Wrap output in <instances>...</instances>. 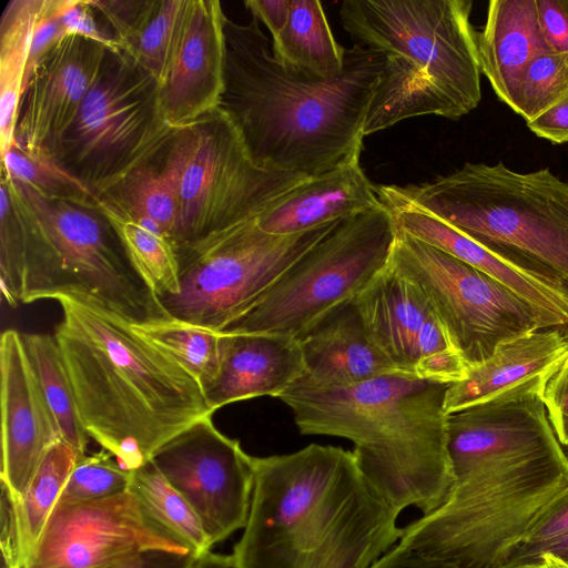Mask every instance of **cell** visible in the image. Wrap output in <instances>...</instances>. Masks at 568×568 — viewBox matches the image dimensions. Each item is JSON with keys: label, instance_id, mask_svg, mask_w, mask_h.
Segmentation results:
<instances>
[{"label": "cell", "instance_id": "obj_1", "mask_svg": "<svg viewBox=\"0 0 568 568\" xmlns=\"http://www.w3.org/2000/svg\"><path fill=\"white\" fill-rule=\"evenodd\" d=\"M447 499L403 527L404 547L462 568H499L568 488V456L541 398L511 388L447 416Z\"/></svg>", "mask_w": 568, "mask_h": 568}, {"label": "cell", "instance_id": "obj_2", "mask_svg": "<svg viewBox=\"0 0 568 568\" xmlns=\"http://www.w3.org/2000/svg\"><path fill=\"white\" fill-rule=\"evenodd\" d=\"M224 90L220 108L261 168L308 178L361 156L364 123L385 55L354 44L332 79L280 64L252 17L225 18Z\"/></svg>", "mask_w": 568, "mask_h": 568}, {"label": "cell", "instance_id": "obj_3", "mask_svg": "<svg viewBox=\"0 0 568 568\" xmlns=\"http://www.w3.org/2000/svg\"><path fill=\"white\" fill-rule=\"evenodd\" d=\"M240 568H369L400 539L399 511L366 480L353 452L311 444L253 457Z\"/></svg>", "mask_w": 568, "mask_h": 568}, {"label": "cell", "instance_id": "obj_4", "mask_svg": "<svg viewBox=\"0 0 568 568\" xmlns=\"http://www.w3.org/2000/svg\"><path fill=\"white\" fill-rule=\"evenodd\" d=\"M54 337L88 435L132 471L169 439L212 415L200 383L131 322L78 296L55 298Z\"/></svg>", "mask_w": 568, "mask_h": 568}, {"label": "cell", "instance_id": "obj_5", "mask_svg": "<svg viewBox=\"0 0 568 568\" xmlns=\"http://www.w3.org/2000/svg\"><path fill=\"white\" fill-rule=\"evenodd\" d=\"M448 386L393 373L345 388L291 387L278 398L301 434L351 440L364 477L395 509L426 515L455 484L444 409Z\"/></svg>", "mask_w": 568, "mask_h": 568}, {"label": "cell", "instance_id": "obj_6", "mask_svg": "<svg viewBox=\"0 0 568 568\" xmlns=\"http://www.w3.org/2000/svg\"><path fill=\"white\" fill-rule=\"evenodd\" d=\"M471 0H345L339 19L356 44L385 55L364 136L418 115L459 120L481 99Z\"/></svg>", "mask_w": 568, "mask_h": 568}, {"label": "cell", "instance_id": "obj_7", "mask_svg": "<svg viewBox=\"0 0 568 568\" xmlns=\"http://www.w3.org/2000/svg\"><path fill=\"white\" fill-rule=\"evenodd\" d=\"M383 203L426 212L488 250L568 284V182L549 169L466 162L432 181L377 186Z\"/></svg>", "mask_w": 568, "mask_h": 568}, {"label": "cell", "instance_id": "obj_8", "mask_svg": "<svg viewBox=\"0 0 568 568\" xmlns=\"http://www.w3.org/2000/svg\"><path fill=\"white\" fill-rule=\"evenodd\" d=\"M13 181L24 200L21 303L71 295L131 323L172 318L99 210L45 199Z\"/></svg>", "mask_w": 568, "mask_h": 568}, {"label": "cell", "instance_id": "obj_9", "mask_svg": "<svg viewBox=\"0 0 568 568\" xmlns=\"http://www.w3.org/2000/svg\"><path fill=\"white\" fill-rule=\"evenodd\" d=\"M396 235L393 214L384 204L339 221L217 333L300 338L388 264Z\"/></svg>", "mask_w": 568, "mask_h": 568}, {"label": "cell", "instance_id": "obj_10", "mask_svg": "<svg viewBox=\"0 0 568 568\" xmlns=\"http://www.w3.org/2000/svg\"><path fill=\"white\" fill-rule=\"evenodd\" d=\"M158 89L156 80L123 51L108 49L75 119L45 153L98 196H106L162 156L175 134Z\"/></svg>", "mask_w": 568, "mask_h": 568}, {"label": "cell", "instance_id": "obj_11", "mask_svg": "<svg viewBox=\"0 0 568 568\" xmlns=\"http://www.w3.org/2000/svg\"><path fill=\"white\" fill-rule=\"evenodd\" d=\"M168 150L178 165L174 246L257 219L272 202L308 179L258 166L220 106L176 129Z\"/></svg>", "mask_w": 568, "mask_h": 568}, {"label": "cell", "instance_id": "obj_12", "mask_svg": "<svg viewBox=\"0 0 568 568\" xmlns=\"http://www.w3.org/2000/svg\"><path fill=\"white\" fill-rule=\"evenodd\" d=\"M338 222L276 235L254 219L175 246L180 292L159 301L172 318L219 332Z\"/></svg>", "mask_w": 568, "mask_h": 568}, {"label": "cell", "instance_id": "obj_13", "mask_svg": "<svg viewBox=\"0 0 568 568\" xmlns=\"http://www.w3.org/2000/svg\"><path fill=\"white\" fill-rule=\"evenodd\" d=\"M389 262L426 298L467 368L503 342L547 328L506 285L398 227Z\"/></svg>", "mask_w": 568, "mask_h": 568}, {"label": "cell", "instance_id": "obj_14", "mask_svg": "<svg viewBox=\"0 0 568 568\" xmlns=\"http://www.w3.org/2000/svg\"><path fill=\"white\" fill-rule=\"evenodd\" d=\"M196 554L125 490L79 503H58L23 568H115L149 550Z\"/></svg>", "mask_w": 568, "mask_h": 568}, {"label": "cell", "instance_id": "obj_15", "mask_svg": "<svg viewBox=\"0 0 568 568\" xmlns=\"http://www.w3.org/2000/svg\"><path fill=\"white\" fill-rule=\"evenodd\" d=\"M151 462L199 516L213 546L246 525L253 457L206 415L164 443Z\"/></svg>", "mask_w": 568, "mask_h": 568}, {"label": "cell", "instance_id": "obj_16", "mask_svg": "<svg viewBox=\"0 0 568 568\" xmlns=\"http://www.w3.org/2000/svg\"><path fill=\"white\" fill-rule=\"evenodd\" d=\"M354 302L371 337L398 373L445 384L466 376L468 368L433 308L390 262Z\"/></svg>", "mask_w": 568, "mask_h": 568}, {"label": "cell", "instance_id": "obj_17", "mask_svg": "<svg viewBox=\"0 0 568 568\" xmlns=\"http://www.w3.org/2000/svg\"><path fill=\"white\" fill-rule=\"evenodd\" d=\"M225 18L219 0H185L158 89L162 113L174 129L220 106L224 90Z\"/></svg>", "mask_w": 568, "mask_h": 568}, {"label": "cell", "instance_id": "obj_18", "mask_svg": "<svg viewBox=\"0 0 568 568\" xmlns=\"http://www.w3.org/2000/svg\"><path fill=\"white\" fill-rule=\"evenodd\" d=\"M108 48L81 36L64 37L36 67L22 95L16 144L49 152L69 129L97 81Z\"/></svg>", "mask_w": 568, "mask_h": 568}, {"label": "cell", "instance_id": "obj_19", "mask_svg": "<svg viewBox=\"0 0 568 568\" xmlns=\"http://www.w3.org/2000/svg\"><path fill=\"white\" fill-rule=\"evenodd\" d=\"M0 342V479L19 499L47 450L62 439L31 367L22 334L7 329Z\"/></svg>", "mask_w": 568, "mask_h": 568}, {"label": "cell", "instance_id": "obj_20", "mask_svg": "<svg viewBox=\"0 0 568 568\" xmlns=\"http://www.w3.org/2000/svg\"><path fill=\"white\" fill-rule=\"evenodd\" d=\"M383 204L392 212L399 230L506 285L535 310L547 328H568V284L488 250L444 221L412 205Z\"/></svg>", "mask_w": 568, "mask_h": 568}, {"label": "cell", "instance_id": "obj_21", "mask_svg": "<svg viewBox=\"0 0 568 568\" xmlns=\"http://www.w3.org/2000/svg\"><path fill=\"white\" fill-rule=\"evenodd\" d=\"M297 339L305 372L293 388H345L398 373L371 337L354 298L331 310Z\"/></svg>", "mask_w": 568, "mask_h": 568}, {"label": "cell", "instance_id": "obj_22", "mask_svg": "<svg viewBox=\"0 0 568 568\" xmlns=\"http://www.w3.org/2000/svg\"><path fill=\"white\" fill-rule=\"evenodd\" d=\"M221 364L204 390L214 413L227 404L261 396L277 397L304 374L298 339L274 334H221Z\"/></svg>", "mask_w": 568, "mask_h": 568}, {"label": "cell", "instance_id": "obj_23", "mask_svg": "<svg viewBox=\"0 0 568 568\" xmlns=\"http://www.w3.org/2000/svg\"><path fill=\"white\" fill-rule=\"evenodd\" d=\"M359 159L355 156L285 192L257 216L260 229L291 235L382 206L378 189L364 173Z\"/></svg>", "mask_w": 568, "mask_h": 568}, {"label": "cell", "instance_id": "obj_24", "mask_svg": "<svg viewBox=\"0 0 568 568\" xmlns=\"http://www.w3.org/2000/svg\"><path fill=\"white\" fill-rule=\"evenodd\" d=\"M567 353V339L558 328L537 329L503 342L489 358L469 367L462 381L449 384L444 409L449 415L528 378L551 374Z\"/></svg>", "mask_w": 568, "mask_h": 568}, {"label": "cell", "instance_id": "obj_25", "mask_svg": "<svg viewBox=\"0 0 568 568\" xmlns=\"http://www.w3.org/2000/svg\"><path fill=\"white\" fill-rule=\"evenodd\" d=\"M477 47L481 74L513 110L525 70L534 59L550 52L541 36L536 0H490Z\"/></svg>", "mask_w": 568, "mask_h": 568}, {"label": "cell", "instance_id": "obj_26", "mask_svg": "<svg viewBox=\"0 0 568 568\" xmlns=\"http://www.w3.org/2000/svg\"><path fill=\"white\" fill-rule=\"evenodd\" d=\"M271 49L284 68L311 77L335 78L345 64L346 49L335 40L318 0H291L287 22Z\"/></svg>", "mask_w": 568, "mask_h": 568}, {"label": "cell", "instance_id": "obj_27", "mask_svg": "<svg viewBox=\"0 0 568 568\" xmlns=\"http://www.w3.org/2000/svg\"><path fill=\"white\" fill-rule=\"evenodd\" d=\"M48 0H11L0 21V151L16 144L19 108L36 26Z\"/></svg>", "mask_w": 568, "mask_h": 568}, {"label": "cell", "instance_id": "obj_28", "mask_svg": "<svg viewBox=\"0 0 568 568\" xmlns=\"http://www.w3.org/2000/svg\"><path fill=\"white\" fill-rule=\"evenodd\" d=\"M102 200L124 216L173 242L179 216L175 160L166 149L161 164L153 162L138 169Z\"/></svg>", "mask_w": 568, "mask_h": 568}, {"label": "cell", "instance_id": "obj_29", "mask_svg": "<svg viewBox=\"0 0 568 568\" xmlns=\"http://www.w3.org/2000/svg\"><path fill=\"white\" fill-rule=\"evenodd\" d=\"M26 352L61 439L82 459L89 435L85 432L73 386L54 335L22 334Z\"/></svg>", "mask_w": 568, "mask_h": 568}, {"label": "cell", "instance_id": "obj_30", "mask_svg": "<svg viewBox=\"0 0 568 568\" xmlns=\"http://www.w3.org/2000/svg\"><path fill=\"white\" fill-rule=\"evenodd\" d=\"M81 458L65 442H55L42 458L24 495L16 500L19 547L23 566Z\"/></svg>", "mask_w": 568, "mask_h": 568}, {"label": "cell", "instance_id": "obj_31", "mask_svg": "<svg viewBox=\"0 0 568 568\" xmlns=\"http://www.w3.org/2000/svg\"><path fill=\"white\" fill-rule=\"evenodd\" d=\"M100 212L111 223L133 266L158 298L176 295L180 266L173 242L119 213L104 200Z\"/></svg>", "mask_w": 568, "mask_h": 568}, {"label": "cell", "instance_id": "obj_32", "mask_svg": "<svg viewBox=\"0 0 568 568\" xmlns=\"http://www.w3.org/2000/svg\"><path fill=\"white\" fill-rule=\"evenodd\" d=\"M131 326L189 372L203 392L216 378L222 353L220 333L174 318Z\"/></svg>", "mask_w": 568, "mask_h": 568}, {"label": "cell", "instance_id": "obj_33", "mask_svg": "<svg viewBox=\"0 0 568 568\" xmlns=\"http://www.w3.org/2000/svg\"><path fill=\"white\" fill-rule=\"evenodd\" d=\"M131 490L151 515L201 555L213 544L185 498L164 478L150 460L131 471Z\"/></svg>", "mask_w": 568, "mask_h": 568}, {"label": "cell", "instance_id": "obj_34", "mask_svg": "<svg viewBox=\"0 0 568 568\" xmlns=\"http://www.w3.org/2000/svg\"><path fill=\"white\" fill-rule=\"evenodd\" d=\"M1 170L45 199L100 211L102 199L45 152L31 153L14 144L1 156Z\"/></svg>", "mask_w": 568, "mask_h": 568}, {"label": "cell", "instance_id": "obj_35", "mask_svg": "<svg viewBox=\"0 0 568 568\" xmlns=\"http://www.w3.org/2000/svg\"><path fill=\"white\" fill-rule=\"evenodd\" d=\"M185 0H151L150 8L122 51L162 82Z\"/></svg>", "mask_w": 568, "mask_h": 568}, {"label": "cell", "instance_id": "obj_36", "mask_svg": "<svg viewBox=\"0 0 568 568\" xmlns=\"http://www.w3.org/2000/svg\"><path fill=\"white\" fill-rule=\"evenodd\" d=\"M0 281L6 301H22L24 281V202L13 180L1 170Z\"/></svg>", "mask_w": 568, "mask_h": 568}, {"label": "cell", "instance_id": "obj_37", "mask_svg": "<svg viewBox=\"0 0 568 568\" xmlns=\"http://www.w3.org/2000/svg\"><path fill=\"white\" fill-rule=\"evenodd\" d=\"M568 97V52H547L524 72L513 111L526 123Z\"/></svg>", "mask_w": 568, "mask_h": 568}, {"label": "cell", "instance_id": "obj_38", "mask_svg": "<svg viewBox=\"0 0 568 568\" xmlns=\"http://www.w3.org/2000/svg\"><path fill=\"white\" fill-rule=\"evenodd\" d=\"M131 475L105 449L87 455L74 466L58 503L89 501L118 495L129 489Z\"/></svg>", "mask_w": 568, "mask_h": 568}, {"label": "cell", "instance_id": "obj_39", "mask_svg": "<svg viewBox=\"0 0 568 568\" xmlns=\"http://www.w3.org/2000/svg\"><path fill=\"white\" fill-rule=\"evenodd\" d=\"M568 532V488L539 515L527 532L507 552L499 568H535L541 549Z\"/></svg>", "mask_w": 568, "mask_h": 568}, {"label": "cell", "instance_id": "obj_40", "mask_svg": "<svg viewBox=\"0 0 568 568\" xmlns=\"http://www.w3.org/2000/svg\"><path fill=\"white\" fill-rule=\"evenodd\" d=\"M59 18L65 37L77 34L99 42L110 50H121L105 24L99 22L98 12L91 0H61Z\"/></svg>", "mask_w": 568, "mask_h": 568}, {"label": "cell", "instance_id": "obj_41", "mask_svg": "<svg viewBox=\"0 0 568 568\" xmlns=\"http://www.w3.org/2000/svg\"><path fill=\"white\" fill-rule=\"evenodd\" d=\"M541 398L559 443L568 446V365L565 362L547 379Z\"/></svg>", "mask_w": 568, "mask_h": 568}, {"label": "cell", "instance_id": "obj_42", "mask_svg": "<svg viewBox=\"0 0 568 568\" xmlns=\"http://www.w3.org/2000/svg\"><path fill=\"white\" fill-rule=\"evenodd\" d=\"M538 22L550 52H568V0H536Z\"/></svg>", "mask_w": 568, "mask_h": 568}, {"label": "cell", "instance_id": "obj_43", "mask_svg": "<svg viewBox=\"0 0 568 568\" xmlns=\"http://www.w3.org/2000/svg\"><path fill=\"white\" fill-rule=\"evenodd\" d=\"M526 124L552 144L568 143V97Z\"/></svg>", "mask_w": 568, "mask_h": 568}, {"label": "cell", "instance_id": "obj_44", "mask_svg": "<svg viewBox=\"0 0 568 568\" xmlns=\"http://www.w3.org/2000/svg\"><path fill=\"white\" fill-rule=\"evenodd\" d=\"M369 568H462L396 544Z\"/></svg>", "mask_w": 568, "mask_h": 568}, {"label": "cell", "instance_id": "obj_45", "mask_svg": "<svg viewBox=\"0 0 568 568\" xmlns=\"http://www.w3.org/2000/svg\"><path fill=\"white\" fill-rule=\"evenodd\" d=\"M244 6L252 17L268 29L274 39L287 22L291 0H246Z\"/></svg>", "mask_w": 568, "mask_h": 568}, {"label": "cell", "instance_id": "obj_46", "mask_svg": "<svg viewBox=\"0 0 568 568\" xmlns=\"http://www.w3.org/2000/svg\"><path fill=\"white\" fill-rule=\"evenodd\" d=\"M197 554L149 550L132 561L115 568H193Z\"/></svg>", "mask_w": 568, "mask_h": 568}, {"label": "cell", "instance_id": "obj_47", "mask_svg": "<svg viewBox=\"0 0 568 568\" xmlns=\"http://www.w3.org/2000/svg\"><path fill=\"white\" fill-rule=\"evenodd\" d=\"M193 568H240L233 554L224 555L207 550L197 556Z\"/></svg>", "mask_w": 568, "mask_h": 568}, {"label": "cell", "instance_id": "obj_48", "mask_svg": "<svg viewBox=\"0 0 568 568\" xmlns=\"http://www.w3.org/2000/svg\"><path fill=\"white\" fill-rule=\"evenodd\" d=\"M545 552H550L568 562V532L546 544L545 547L541 549L539 557Z\"/></svg>", "mask_w": 568, "mask_h": 568}, {"label": "cell", "instance_id": "obj_49", "mask_svg": "<svg viewBox=\"0 0 568 568\" xmlns=\"http://www.w3.org/2000/svg\"><path fill=\"white\" fill-rule=\"evenodd\" d=\"M535 568H568V562L550 552H545L539 557Z\"/></svg>", "mask_w": 568, "mask_h": 568}, {"label": "cell", "instance_id": "obj_50", "mask_svg": "<svg viewBox=\"0 0 568 568\" xmlns=\"http://www.w3.org/2000/svg\"><path fill=\"white\" fill-rule=\"evenodd\" d=\"M1 568H16L13 565L2 559Z\"/></svg>", "mask_w": 568, "mask_h": 568}, {"label": "cell", "instance_id": "obj_51", "mask_svg": "<svg viewBox=\"0 0 568 568\" xmlns=\"http://www.w3.org/2000/svg\"><path fill=\"white\" fill-rule=\"evenodd\" d=\"M567 333H568V331H567ZM565 337H566L567 343H568V334H567V335H565ZM565 364H566V365H568V353H567V357H566Z\"/></svg>", "mask_w": 568, "mask_h": 568}, {"label": "cell", "instance_id": "obj_52", "mask_svg": "<svg viewBox=\"0 0 568 568\" xmlns=\"http://www.w3.org/2000/svg\"><path fill=\"white\" fill-rule=\"evenodd\" d=\"M566 453H567V456H568V446L564 447Z\"/></svg>", "mask_w": 568, "mask_h": 568}]
</instances>
